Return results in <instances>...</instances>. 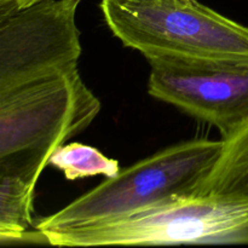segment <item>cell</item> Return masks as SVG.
Returning <instances> with one entry per match:
<instances>
[{
    "mask_svg": "<svg viewBox=\"0 0 248 248\" xmlns=\"http://www.w3.org/2000/svg\"><path fill=\"white\" fill-rule=\"evenodd\" d=\"M148 92L215 126L227 138L248 120V63L147 58Z\"/></svg>",
    "mask_w": 248,
    "mask_h": 248,
    "instance_id": "6",
    "label": "cell"
},
{
    "mask_svg": "<svg viewBox=\"0 0 248 248\" xmlns=\"http://www.w3.org/2000/svg\"><path fill=\"white\" fill-rule=\"evenodd\" d=\"M50 164L63 172L68 181L97 174L110 178L120 172L118 160L109 159L96 148L78 142L58 148L51 156Z\"/></svg>",
    "mask_w": 248,
    "mask_h": 248,
    "instance_id": "9",
    "label": "cell"
},
{
    "mask_svg": "<svg viewBox=\"0 0 248 248\" xmlns=\"http://www.w3.org/2000/svg\"><path fill=\"white\" fill-rule=\"evenodd\" d=\"M104 22L145 58L248 63V27L198 0H101Z\"/></svg>",
    "mask_w": 248,
    "mask_h": 248,
    "instance_id": "1",
    "label": "cell"
},
{
    "mask_svg": "<svg viewBox=\"0 0 248 248\" xmlns=\"http://www.w3.org/2000/svg\"><path fill=\"white\" fill-rule=\"evenodd\" d=\"M101 102L79 69L0 94V159L35 154L50 161L96 119Z\"/></svg>",
    "mask_w": 248,
    "mask_h": 248,
    "instance_id": "4",
    "label": "cell"
},
{
    "mask_svg": "<svg viewBox=\"0 0 248 248\" xmlns=\"http://www.w3.org/2000/svg\"><path fill=\"white\" fill-rule=\"evenodd\" d=\"M223 140H191L120 170L58 212L43 218L39 232L118 219L191 196L217 162Z\"/></svg>",
    "mask_w": 248,
    "mask_h": 248,
    "instance_id": "2",
    "label": "cell"
},
{
    "mask_svg": "<svg viewBox=\"0 0 248 248\" xmlns=\"http://www.w3.org/2000/svg\"><path fill=\"white\" fill-rule=\"evenodd\" d=\"M222 140V153L195 195L248 206V120Z\"/></svg>",
    "mask_w": 248,
    "mask_h": 248,
    "instance_id": "8",
    "label": "cell"
},
{
    "mask_svg": "<svg viewBox=\"0 0 248 248\" xmlns=\"http://www.w3.org/2000/svg\"><path fill=\"white\" fill-rule=\"evenodd\" d=\"M58 247L196 244L248 235V206L210 196H184L140 212L40 232Z\"/></svg>",
    "mask_w": 248,
    "mask_h": 248,
    "instance_id": "3",
    "label": "cell"
},
{
    "mask_svg": "<svg viewBox=\"0 0 248 248\" xmlns=\"http://www.w3.org/2000/svg\"><path fill=\"white\" fill-rule=\"evenodd\" d=\"M43 167L31 161H0V240L19 241L31 225L33 193Z\"/></svg>",
    "mask_w": 248,
    "mask_h": 248,
    "instance_id": "7",
    "label": "cell"
},
{
    "mask_svg": "<svg viewBox=\"0 0 248 248\" xmlns=\"http://www.w3.org/2000/svg\"><path fill=\"white\" fill-rule=\"evenodd\" d=\"M81 0H46L0 18V94L79 69Z\"/></svg>",
    "mask_w": 248,
    "mask_h": 248,
    "instance_id": "5",
    "label": "cell"
},
{
    "mask_svg": "<svg viewBox=\"0 0 248 248\" xmlns=\"http://www.w3.org/2000/svg\"><path fill=\"white\" fill-rule=\"evenodd\" d=\"M43 1L46 0H0V18L11 16Z\"/></svg>",
    "mask_w": 248,
    "mask_h": 248,
    "instance_id": "10",
    "label": "cell"
}]
</instances>
